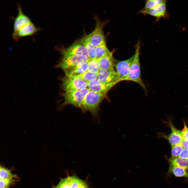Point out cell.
Segmentation results:
<instances>
[{
  "mask_svg": "<svg viewBox=\"0 0 188 188\" xmlns=\"http://www.w3.org/2000/svg\"><path fill=\"white\" fill-rule=\"evenodd\" d=\"M107 93L90 90L85 96L81 108L83 113L87 111L91 114L92 118L100 122L99 107L102 101L107 98Z\"/></svg>",
  "mask_w": 188,
  "mask_h": 188,
  "instance_id": "1",
  "label": "cell"
},
{
  "mask_svg": "<svg viewBox=\"0 0 188 188\" xmlns=\"http://www.w3.org/2000/svg\"><path fill=\"white\" fill-rule=\"evenodd\" d=\"M140 48V42L138 41L135 46V51L133 58L128 75L123 81H129L134 82L141 86L145 91H146V87L141 77L139 59Z\"/></svg>",
  "mask_w": 188,
  "mask_h": 188,
  "instance_id": "2",
  "label": "cell"
},
{
  "mask_svg": "<svg viewBox=\"0 0 188 188\" xmlns=\"http://www.w3.org/2000/svg\"><path fill=\"white\" fill-rule=\"evenodd\" d=\"M90 90L87 87L79 90L64 92L63 94L64 101L61 107L71 105L80 109L84 98Z\"/></svg>",
  "mask_w": 188,
  "mask_h": 188,
  "instance_id": "3",
  "label": "cell"
},
{
  "mask_svg": "<svg viewBox=\"0 0 188 188\" xmlns=\"http://www.w3.org/2000/svg\"><path fill=\"white\" fill-rule=\"evenodd\" d=\"M89 59L82 55L63 57L57 65L65 72L79 64L87 62Z\"/></svg>",
  "mask_w": 188,
  "mask_h": 188,
  "instance_id": "4",
  "label": "cell"
},
{
  "mask_svg": "<svg viewBox=\"0 0 188 188\" xmlns=\"http://www.w3.org/2000/svg\"><path fill=\"white\" fill-rule=\"evenodd\" d=\"M96 26L94 30L87 35L90 42L95 47L105 42L103 33L105 23L96 19Z\"/></svg>",
  "mask_w": 188,
  "mask_h": 188,
  "instance_id": "5",
  "label": "cell"
},
{
  "mask_svg": "<svg viewBox=\"0 0 188 188\" xmlns=\"http://www.w3.org/2000/svg\"><path fill=\"white\" fill-rule=\"evenodd\" d=\"M87 85V82L77 77H66L62 79V86L64 92L82 89Z\"/></svg>",
  "mask_w": 188,
  "mask_h": 188,
  "instance_id": "6",
  "label": "cell"
},
{
  "mask_svg": "<svg viewBox=\"0 0 188 188\" xmlns=\"http://www.w3.org/2000/svg\"><path fill=\"white\" fill-rule=\"evenodd\" d=\"M61 53L63 57L72 55H82L89 59L87 50L81 39L75 42L71 45L62 50Z\"/></svg>",
  "mask_w": 188,
  "mask_h": 188,
  "instance_id": "7",
  "label": "cell"
},
{
  "mask_svg": "<svg viewBox=\"0 0 188 188\" xmlns=\"http://www.w3.org/2000/svg\"><path fill=\"white\" fill-rule=\"evenodd\" d=\"M166 3H162L150 9H142L139 13L144 15H150L155 17L156 19V22L158 21L162 18L167 19L169 18V14L167 11Z\"/></svg>",
  "mask_w": 188,
  "mask_h": 188,
  "instance_id": "8",
  "label": "cell"
},
{
  "mask_svg": "<svg viewBox=\"0 0 188 188\" xmlns=\"http://www.w3.org/2000/svg\"><path fill=\"white\" fill-rule=\"evenodd\" d=\"M168 124L171 129L170 134L166 135L160 133H158V136L167 140L171 147L180 144L183 139L182 130L177 129L171 120H169Z\"/></svg>",
  "mask_w": 188,
  "mask_h": 188,
  "instance_id": "9",
  "label": "cell"
},
{
  "mask_svg": "<svg viewBox=\"0 0 188 188\" xmlns=\"http://www.w3.org/2000/svg\"><path fill=\"white\" fill-rule=\"evenodd\" d=\"M133 57L134 55L124 60L119 61L115 60V69L120 82L123 81L128 75Z\"/></svg>",
  "mask_w": 188,
  "mask_h": 188,
  "instance_id": "10",
  "label": "cell"
},
{
  "mask_svg": "<svg viewBox=\"0 0 188 188\" xmlns=\"http://www.w3.org/2000/svg\"><path fill=\"white\" fill-rule=\"evenodd\" d=\"M97 79L104 84L120 82L115 69L109 70L100 69L97 73Z\"/></svg>",
  "mask_w": 188,
  "mask_h": 188,
  "instance_id": "11",
  "label": "cell"
},
{
  "mask_svg": "<svg viewBox=\"0 0 188 188\" xmlns=\"http://www.w3.org/2000/svg\"><path fill=\"white\" fill-rule=\"evenodd\" d=\"M117 83H113L104 84L101 83L96 78L88 82L87 87L90 90L107 93Z\"/></svg>",
  "mask_w": 188,
  "mask_h": 188,
  "instance_id": "12",
  "label": "cell"
},
{
  "mask_svg": "<svg viewBox=\"0 0 188 188\" xmlns=\"http://www.w3.org/2000/svg\"><path fill=\"white\" fill-rule=\"evenodd\" d=\"M17 6L18 14L15 17L13 18L14 23L13 33L16 32L25 26L32 22L30 17L22 12L20 5L18 4Z\"/></svg>",
  "mask_w": 188,
  "mask_h": 188,
  "instance_id": "13",
  "label": "cell"
},
{
  "mask_svg": "<svg viewBox=\"0 0 188 188\" xmlns=\"http://www.w3.org/2000/svg\"><path fill=\"white\" fill-rule=\"evenodd\" d=\"M40 28L36 27L32 22L25 26L17 32L13 33V38L17 40L22 37L32 36L40 30Z\"/></svg>",
  "mask_w": 188,
  "mask_h": 188,
  "instance_id": "14",
  "label": "cell"
},
{
  "mask_svg": "<svg viewBox=\"0 0 188 188\" xmlns=\"http://www.w3.org/2000/svg\"><path fill=\"white\" fill-rule=\"evenodd\" d=\"M113 51L107 54L98 59L100 69H115L114 65L115 59L113 56Z\"/></svg>",
  "mask_w": 188,
  "mask_h": 188,
  "instance_id": "15",
  "label": "cell"
},
{
  "mask_svg": "<svg viewBox=\"0 0 188 188\" xmlns=\"http://www.w3.org/2000/svg\"><path fill=\"white\" fill-rule=\"evenodd\" d=\"M88 61L79 64L64 72L66 77H74L83 74L87 70Z\"/></svg>",
  "mask_w": 188,
  "mask_h": 188,
  "instance_id": "16",
  "label": "cell"
},
{
  "mask_svg": "<svg viewBox=\"0 0 188 188\" xmlns=\"http://www.w3.org/2000/svg\"><path fill=\"white\" fill-rule=\"evenodd\" d=\"M53 188H76L73 176L61 179L58 184Z\"/></svg>",
  "mask_w": 188,
  "mask_h": 188,
  "instance_id": "17",
  "label": "cell"
},
{
  "mask_svg": "<svg viewBox=\"0 0 188 188\" xmlns=\"http://www.w3.org/2000/svg\"><path fill=\"white\" fill-rule=\"evenodd\" d=\"M169 169L174 167H178L188 169V159L179 157L173 159H169Z\"/></svg>",
  "mask_w": 188,
  "mask_h": 188,
  "instance_id": "18",
  "label": "cell"
},
{
  "mask_svg": "<svg viewBox=\"0 0 188 188\" xmlns=\"http://www.w3.org/2000/svg\"><path fill=\"white\" fill-rule=\"evenodd\" d=\"M81 39L87 50L89 59H92L96 58L95 47L90 42L87 35L84 36Z\"/></svg>",
  "mask_w": 188,
  "mask_h": 188,
  "instance_id": "19",
  "label": "cell"
},
{
  "mask_svg": "<svg viewBox=\"0 0 188 188\" xmlns=\"http://www.w3.org/2000/svg\"><path fill=\"white\" fill-rule=\"evenodd\" d=\"M95 51L96 58L97 59L111 52L108 49L105 42L95 47Z\"/></svg>",
  "mask_w": 188,
  "mask_h": 188,
  "instance_id": "20",
  "label": "cell"
},
{
  "mask_svg": "<svg viewBox=\"0 0 188 188\" xmlns=\"http://www.w3.org/2000/svg\"><path fill=\"white\" fill-rule=\"evenodd\" d=\"M169 173H172L176 177H188V169L174 167L169 169Z\"/></svg>",
  "mask_w": 188,
  "mask_h": 188,
  "instance_id": "21",
  "label": "cell"
},
{
  "mask_svg": "<svg viewBox=\"0 0 188 188\" xmlns=\"http://www.w3.org/2000/svg\"><path fill=\"white\" fill-rule=\"evenodd\" d=\"M100 69V67L98 59L96 58L89 59L88 61L87 71L97 73Z\"/></svg>",
  "mask_w": 188,
  "mask_h": 188,
  "instance_id": "22",
  "label": "cell"
},
{
  "mask_svg": "<svg viewBox=\"0 0 188 188\" xmlns=\"http://www.w3.org/2000/svg\"><path fill=\"white\" fill-rule=\"evenodd\" d=\"M16 175L13 174L9 169L1 166L0 168V180H4L11 179L16 177Z\"/></svg>",
  "mask_w": 188,
  "mask_h": 188,
  "instance_id": "23",
  "label": "cell"
},
{
  "mask_svg": "<svg viewBox=\"0 0 188 188\" xmlns=\"http://www.w3.org/2000/svg\"><path fill=\"white\" fill-rule=\"evenodd\" d=\"M97 73H93L87 70L82 74L73 77L82 79L87 83L92 80L97 78Z\"/></svg>",
  "mask_w": 188,
  "mask_h": 188,
  "instance_id": "24",
  "label": "cell"
},
{
  "mask_svg": "<svg viewBox=\"0 0 188 188\" xmlns=\"http://www.w3.org/2000/svg\"><path fill=\"white\" fill-rule=\"evenodd\" d=\"M165 0H148L146 1L145 5L142 9L147 10L152 8L161 4L167 2Z\"/></svg>",
  "mask_w": 188,
  "mask_h": 188,
  "instance_id": "25",
  "label": "cell"
},
{
  "mask_svg": "<svg viewBox=\"0 0 188 188\" xmlns=\"http://www.w3.org/2000/svg\"><path fill=\"white\" fill-rule=\"evenodd\" d=\"M183 148L180 143L172 146L171 156L169 158L173 159L179 157Z\"/></svg>",
  "mask_w": 188,
  "mask_h": 188,
  "instance_id": "26",
  "label": "cell"
},
{
  "mask_svg": "<svg viewBox=\"0 0 188 188\" xmlns=\"http://www.w3.org/2000/svg\"><path fill=\"white\" fill-rule=\"evenodd\" d=\"M14 181V178L0 180V188H9L10 185Z\"/></svg>",
  "mask_w": 188,
  "mask_h": 188,
  "instance_id": "27",
  "label": "cell"
},
{
  "mask_svg": "<svg viewBox=\"0 0 188 188\" xmlns=\"http://www.w3.org/2000/svg\"><path fill=\"white\" fill-rule=\"evenodd\" d=\"M184 128L182 130L183 139H188V128L185 123H184Z\"/></svg>",
  "mask_w": 188,
  "mask_h": 188,
  "instance_id": "28",
  "label": "cell"
},
{
  "mask_svg": "<svg viewBox=\"0 0 188 188\" xmlns=\"http://www.w3.org/2000/svg\"><path fill=\"white\" fill-rule=\"evenodd\" d=\"M179 157L188 159V149L183 148L181 150Z\"/></svg>",
  "mask_w": 188,
  "mask_h": 188,
  "instance_id": "29",
  "label": "cell"
},
{
  "mask_svg": "<svg viewBox=\"0 0 188 188\" xmlns=\"http://www.w3.org/2000/svg\"><path fill=\"white\" fill-rule=\"evenodd\" d=\"M180 144L183 148L188 149V139H183Z\"/></svg>",
  "mask_w": 188,
  "mask_h": 188,
  "instance_id": "30",
  "label": "cell"
}]
</instances>
